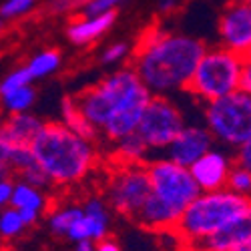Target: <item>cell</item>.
<instances>
[{
	"mask_svg": "<svg viewBox=\"0 0 251 251\" xmlns=\"http://www.w3.org/2000/svg\"><path fill=\"white\" fill-rule=\"evenodd\" d=\"M205 49V40L193 34L171 32L153 25L137 38L131 67L151 95L171 97L187 89Z\"/></svg>",
	"mask_w": 251,
	"mask_h": 251,
	"instance_id": "1",
	"label": "cell"
},
{
	"mask_svg": "<svg viewBox=\"0 0 251 251\" xmlns=\"http://www.w3.org/2000/svg\"><path fill=\"white\" fill-rule=\"evenodd\" d=\"M151 91L133 67H123L75 97L78 109L111 145L137 131Z\"/></svg>",
	"mask_w": 251,
	"mask_h": 251,
	"instance_id": "2",
	"label": "cell"
},
{
	"mask_svg": "<svg viewBox=\"0 0 251 251\" xmlns=\"http://www.w3.org/2000/svg\"><path fill=\"white\" fill-rule=\"evenodd\" d=\"M30 151L36 165L47 175L49 185L54 187L78 185L99 163L95 143L78 137L62 123H43L30 141Z\"/></svg>",
	"mask_w": 251,
	"mask_h": 251,
	"instance_id": "3",
	"label": "cell"
},
{
	"mask_svg": "<svg viewBox=\"0 0 251 251\" xmlns=\"http://www.w3.org/2000/svg\"><path fill=\"white\" fill-rule=\"evenodd\" d=\"M151 193L133 219L141 227L157 233H169L177 225L183 209L201 191L187 167H181L163 155L151 157L147 163Z\"/></svg>",
	"mask_w": 251,
	"mask_h": 251,
	"instance_id": "4",
	"label": "cell"
},
{
	"mask_svg": "<svg viewBox=\"0 0 251 251\" xmlns=\"http://www.w3.org/2000/svg\"><path fill=\"white\" fill-rule=\"evenodd\" d=\"M247 203V199L235 195L227 187L217 191H201L183 209L171 233H175L187 247H191L221 231L229 221L243 211Z\"/></svg>",
	"mask_w": 251,
	"mask_h": 251,
	"instance_id": "5",
	"label": "cell"
},
{
	"mask_svg": "<svg viewBox=\"0 0 251 251\" xmlns=\"http://www.w3.org/2000/svg\"><path fill=\"white\" fill-rule=\"evenodd\" d=\"M243 60L245 56L221 45L207 47L189 78L185 93L193 95L207 104L229 93L239 91Z\"/></svg>",
	"mask_w": 251,
	"mask_h": 251,
	"instance_id": "6",
	"label": "cell"
},
{
	"mask_svg": "<svg viewBox=\"0 0 251 251\" xmlns=\"http://www.w3.org/2000/svg\"><path fill=\"white\" fill-rule=\"evenodd\" d=\"M203 119L213 141L237 149L251 141V95L239 89L207 102Z\"/></svg>",
	"mask_w": 251,
	"mask_h": 251,
	"instance_id": "7",
	"label": "cell"
},
{
	"mask_svg": "<svg viewBox=\"0 0 251 251\" xmlns=\"http://www.w3.org/2000/svg\"><path fill=\"white\" fill-rule=\"evenodd\" d=\"M151 193L145 165H113L104 185V201L115 213L135 219Z\"/></svg>",
	"mask_w": 251,
	"mask_h": 251,
	"instance_id": "8",
	"label": "cell"
},
{
	"mask_svg": "<svg viewBox=\"0 0 251 251\" xmlns=\"http://www.w3.org/2000/svg\"><path fill=\"white\" fill-rule=\"evenodd\" d=\"M185 125H187L185 115L171 97L153 95L143 111V117L135 133L145 141L149 151L155 155L165 151V147L175 139V135Z\"/></svg>",
	"mask_w": 251,
	"mask_h": 251,
	"instance_id": "9",
	"label": "cell"
},
{
	"mask_svg": "<svg viewBox=\"0 0 251 251\" xmlns=\"http://www.w3.org/2000/svg\"><path fill=\"white\" fill-rule=\"evenodd\" d=\"M217 38L221 47L247 56L251 49V6L243 0H231L219 14Z\"/></svg>",
	"mask_w": 251,
	"mask_h": 251,
	"instance_id": "10",
	"label": "cell"
},
{
	"mask_svg": "<svg viewBox=\"0 0 251 251\" xmlns=\"http://www.w3.org/2000/svg\"><path fill=\"white\" fill-rule=\"evenodd\" d=\"M213 137L207 131L205 125L187 123L185 127L175 135V139L167 145L165 151L161 153L165 159H169L181 167H189L205 155L209 149H213Z\"/></svg>",
	"mask_w": 251,
	"mask_h": 251,
	"instance_id": "11",
	"label": "cell"
},
{
	"mask_svg": "<svg viewBox=\"0 0 251 251\" xmlns=\"http://www.w3.org/2000/svg\"><path fill=\"white\" fill-rule=\"evenodd\" d=\"M233 163L235 161L229 157L227 151L209 149L189 167V173L197 183L199 191H217L227 185V177Z\"/></svg>",
	"mask_w": 251,
	"mask_h": 251,
	"instance_id": "12",
	"label": "cell"
},
{
	"mask_svg": "<svg viewBox=\"0 0 251 251\" xmlns=\"http://www.w3.org/2000/svg\"><path fill=\"white\" fill-rule=\"evenodd\" d=\"M249 241H251V201L221 231L191 245L189 249L191 251H235Z\"/></svg>",
	"mask_w": 251,
	"mask_h": 251,
	"instance_id": "13",
	"label": "cell"
},
{
	"mask_svg": "<svg viewBox=\"0 0 251 251\" xmlns=\"http://www.w3.org/2000/svg\"><path fill=\"white\" fill-rule=\"evenodd\" d=\"M117 20L115 10H107L100 14H80L71 20L67 28V36L75 45H91L104 32H109Z\"/></svg>",
	"mask_w": 251,
	"mask_h": 251,
	"instance_id": "14",
	"label": "cell"
},
{
	"mask_svg": "<svg viewBox=\"0 0 251 251\" xmlns=\"http://www.w3.org/2000/svg\"><path fill=\"white\" fill-rule=\"evenodd\" d=\"M151 157H155L145 141L137 135L131 133L113 143L111 149V163L113 165H145Z\"/></svg>",
	"mask_w": 251,
	"mask_h": 251,
	"instance_id": "15",
	"label": "cell"
},
{
	"mask_svg": "<svg viewBox=\"0 0 251 251\" xmlns=\"http://www.w3.org/2000/svg\"><path fill=\"white\" fill-rule=\"evenodd\" d=\"M40 127H43V121L36 119L34 115L14 113L8 121H4L0 131L12 145H26V147H30V141L40 131Z\"/></svg>",
	"mask_w": 251,
	"mask_h": 251,
	"instance_id": "16",
	"label": "cell"
},
{
	"mask_svg": "<svg viewBox=\"0 0 251 251\" xmlns=\"http://www.w3.org/2000/svg\"><path fill=\"white\" fill-rule=\"evenodd\" d=\"M82 215H85L91 227V239L99 241L109 237L111 231V207L102 197H89L82 205Z\"/></svg>",
	"mask_w": 251,
	"mask_h": 251,
	"instance_id": "17",
	"label": "cell"
},
{
	"mask_svg": "<svg viewBox=\"0 0 251 251\" xmlns=\"http://www.w3.org/2000/svg\"><path fill=\"white\" fill-rule=\"evenodd\" d=\"M60 111H62V125H65V127H69L73 133H76L82 139L97 143L100 133H99V129L95 127V125L89 123V119L82 115V111L78 109L75 97H65V99H62Z\"/></svg>",
	"mask_w": 251,
	"mask_h": 251,
	"instance_id": "18",
	"label": "cell"
},
{
	"mask_svg": "<svg viewBox=\"0 0 251 251\" xmlns=\"http://www.w3.org/2000/svg\"><path fill=\"white\" fill-rule=\"evenodd\" d=\"M10 207L14 209H28V211H34V213H45L47 207H49V199L47 195L43 193V189L38 187H32L25 181H20L16 185H12V193H10Z\"/></svg>",
	"mask_w": 251,
	"mask_h": 251,
	"instance_id": "19",
	"label": "cell"
},
{
	"mask_svg": "<svg viewBox=\"0 0 251 251\" xmlns=\"http://www.w3.org/2000/svg\"><path fill=\"white\" fill-rule=\"evenodd\" d=\"M82 215V205H65L56 207L49 215V227L54 235H67V231Z\"/></svg>",
	"mask_w": 251,
	"mask_h": 251,
	"instance_id": "20",
	"label": "cell"
},
{
	"mask_svg": "<svg viewBox=\"0 0 251 251\" xmlns=\"http://www.w3.org/2000/svg\"><path fill=\"white\" fill-rule=\"evenodd\" d=\"M26 229L28 227L25 225L23 217H20V213L14 207L2 209V211H0V237H2L4 241H12V239L20 237Z\"/></svg>",
	"mask_w": 251,
	"mask_h": 251,
	"instance_id": "21",
	"label": "cell"
},
{
	"mask_svg": "<svg viewBox=\"0 0 251 251\" xmlns=\"http://www.w3.org/2000/svg\"><path fill=\"white\" fill-rule=\"evenodd\" d=\"M60 67V52L58 50H45L36 54L30 62H28V73L32 78H40V76H47L50 73H54Z\"/></svg>",
	"mask_w": 251,
	"mask_h": 251,
	"instance_id": "22",
	"label": "cell"
},
{
	"mask_svg": "<svg viewBox=\"0 0 251 251\" xmlns=\"http://www.w3.org/2000/svg\"><path fill=\"white\" fill-rule=\"evenodd\" d=\"M227 189L233 191L235 195L251 201V173L243 167H239L237 163H233L231 171H229V177H227Z\"/></svg>",
	"mask_w": 251,
	"mask_h": 251,
	"instance_id": "23",
	"label": "cell"
},
{
	"mask_svg": "<svg viewBox=\"0 0 251 251\" xmlns=\"http://www.w3.org/2000/svg\"><path fill=\"white\" fill-rule=\"evenodd\" d=\"M34 97H36V93L28 85H25V87H20V89L10 91L8 95H4V104L12 113H23L34 102Z\"/></svg>",
	"mask_w": 251,
	"mask_h": 251,
	"instance_id": "24",
	"label": "cell"
},
{
	"mask_svg": "<svg viewBox=\"0 0 251 251\" xmlns=\"http://www.w3.org/2000/svg\"><path fill=\"white\" fill-rule=\"evenodd\" d=\"M131 52H133L131 45H127V43H113V45H109L107 49L102 50L100 60H102V65H119V62L131 58Z\"/></svg>",
	"mask_w": 251,
	"mask_h": 251,
	"instance_id": "25",
	"label": "cell"
},
{
	"mask_svg": "<svg viewBox=\"0 0 251 251\" xmlns=\"http://www.w3.org/2000/svg\"><path fill=\"white\" fill-rule=\"evenodd\" d=\"M30 80H32V76H30L28 69H18V71H14L10 76L4 78V82L0 85V95L4 97V95H8L10 91H16V89H20V87L28 85Z\"/></svg>",
	"mask_w": 251,
	"mask_h": 251,
	"instance_id": "26",
	"label": "cell"
},
{
	"mask_svg": "<svg viewBox=\"0 0 251 251\" xmlns=\"http://www.w3.org/2000/svg\"><path fill=\"white\" fill-rule=\"evenodd\" d=\"M125 0H89L85 8H82V14H100L107 10H115Z\"/></svg>",
	"mask_w": 251,
	"mask_h": 251,
	"instance_id": "27",
	"label": "cell"
},
{
	"mask_svg": "<svg viewBox=\"0 0 251 251\" xmlns=\"http://www.w3.org/2000/svg\"><path fill=\"white\" fill-rule=\"evenodd\" d=\"M32 4H34V0H8V2L0 8V12H2V16H16L20 12L28 10Z\"/></svg>",
	"mask_w": 251,
	"mask_h": 251,
	"instance_id": "28",
	"label": "cell"
},
{
	"mask_svg": "<svg viewBox=\"0 0 251 251\" xmlns=\"http://www.w3.org/2000/svg\"><path fill=\"white\" fill-rule=\"evenodd\" d=\"M89 0H50V10L52 12H73L75 8H85Z\"/></svg>",
	"mask_w": 251,
	"mask_h": 251,
	"instance_id": "29",
	"label": "cell"
},
{
	"mask_svg": "<svg viewBox=\"0 0 251 251\" xmlns=\"http://www.w3.org/2000/svg\"><path fill=\"white\" fill-rule=\"evenodd\" d=\"M235 163L251 173V141H247V143L241 145V147H237V151H235Z\"/></svg>",
	"mask_w": 251,
	"mask_h": 251,
	"instance_id": "30",
	"label": "cell"
},
{
	"mask_svg": "<svg viewBox=\"0 0 251 251\" xmlns=\"http://www.w3.org/2000/svg\"><path fill=\"white\" fill-rule=\"evenodd\" d=\"M239 89L251 95V58H245V60H243V71H241V85H239Z\"/></svg>",
	"mask_w": 251,
	"mask_h": 251,
	"instance_id": "31",
	"label": "cell"
},
{
	"mask_svg": "<svg viewBox=\"0 0 251 251\" xmlns=\"http://www.w3.org/2000/svg\"><path fill=\"white\" fill-rule=\"evenodd\" d=\"M14 145L2 135V131H0V163H4L8 165V159H10V151H12ZM10 167V165H8Z\"/></svg>",
	"mask_w": 251,
	"mask_h": 251,
	"instance_id": "32",
	"label": "cell"
},
{
	"mask_svg": "<svg viewBox=\"0 0 251 251\" xmlns=\"http://www.w3.org/2000/svg\"><path fill=\"white\" fill-rule=\"evenodd\" d=\"M95 251H123V249L113 237H102L95 241Z\"/></svg>",
	"mask_w": 251,
	"mask_h": 251,
	"instance_id": "33",
	"label": "cell"
},
{
	"mask_svg": "<svg viewBox=\"0 0 251 251\" xmlns=\"http://www.w3.org/2000/svg\"><path fill=\"white\" fill-rule=\"evenodd\" d=\"M10 193H12V181H0V211L10 201Z\"/></svg>",
	"mask_w": 251,
	"mask_h": 251,
	"instance_id": "34",
	"label": "cell"
},
{
	"mask_svg": "<svg viewBox=\"0 0 251 251\" xmlns=\"http://www.w3.org/2000/svg\"><path fill=\"white\" fill-rule=\"evenodd\" d=\"M177 2H179V0H159V12H163V14H171V12L175 10Z\"/></svg>",
	"mask_w": 251,
	"mask_h": 251,
	"instance_id": "35",
	"label": "cell"
},
{
	"mask_svg": "<svg viewBox=\"0 0 251 251\" xmlns=\"http://www.w3.org/2000/svg\"><path fill=\"white\" fill-rule=\"evenodd\" d=\"M75 251H95V241H78Z\"/></svg>",
	"mask_w": 251,
	"mask_h": 251,
	"instance_id": "36",
	"label": "cell"
},
{
	"mask_svg": "<svg viewBox=\"0 0 251 251\" xmlns=\"http://www.w3.org/2000/svg\"><path fill=\"white\" fill-rule=\"evenodd\" d=\"M235 251H251V241L249 243H245V245H241L239 249H235Z\"/></svg>",
	"mask_w": 251,
	"mask_h": 251,
	"instance_id": "37",
	"label": "cell"
},
{
	"mask_svg": "<svg viewBox=\"0 0 251 251\" xmlns=\"http://www.w3.org/2000/svg\"><path fill=\"white\" fill-rule=\"evenodd\" d=\"M0 251H10V249H8L6 245H2V243H0Z\"/></svg>",
	"mask_w": 251,
	"mask_h": 251,
	"instance_id": "38",
	"label": "cell"
},
{
	"mask_svg": "<svg viewBox=\"0 0 251 251\" xmlns=\"http://www.w3.org/2000/svg\"><path fill=\"white\" fill-rule=\"evenodd\" d=\"M245 58H251V49H249V52H247V56Z\"/></svg>",
	"mask_w": 251,
	"mask_h": 251,
	"instance_id": "39",
	"label": "cell"
},
{
	"mask_svg": "<svg viewBox=\"0 0 251 251\" xmlns=\"http://www.w3.org/2000/svg\"><path fill=\"white\" fill-rule=\"evenodd\" d=\"M243 2H245V4H249V6H251V0H243Z\"/></svg>",
	"mask_w": 251,
	"mask_h": 251,
	"instance_id": "40",
	"label": "cell"
}]
</instances>
